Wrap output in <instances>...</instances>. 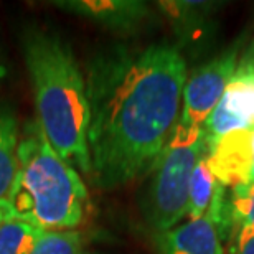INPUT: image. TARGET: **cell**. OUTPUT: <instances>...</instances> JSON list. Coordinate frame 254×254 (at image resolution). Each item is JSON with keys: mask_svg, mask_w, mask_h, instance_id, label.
Here are the masks:
<instances>
[{"mask_svg": "<svg viewBox=\"0 0 254 254\" xmlns=\"http://www.w3.org/2000/svg\"><path fill=\"white\" fill-rule=\"evenodd\" d=\"M228 231L235 230L236 246L254 235V185H238L228 198Z\"/></svg>", "mask_w": 254, "mask_h": 254, "instance_id": "cell-10", "label": "cell"}, {"mask_svg": "<svg viewBox=\"0 0 254 254\" xmlns=\"http://www.w3.org/2000/svg\"><path fill=\"white\" fill-rule=\"evenodd\" d=\"M91 179L111 190L150 172L179 119L187 64L172 43L114 45L86 64Z\"/></svg>", "mask_w": 254, "mask_h": 254, "instance_id": "cell-1", "label": "cell"}, {"mask_svg": "<svg viewBox=\"0 0 254 254\" xmlns=\"http://www.w3.org/2000/svg\"><path fill=\"white\" fill-rule=\"evenodd\" d=\"M218 185H220V182H218L215 179V175L210 172L206 159L203 157L196 164L195 170H193V174H191V180H190L189 211H187V216H189L190 220H198V218L206 215Z\"/></svg>", "mask_w": 254, "mask_h": 254, "instance_id": "cell-12", "label": "cell"}, {"mask_svg": "<svg viewBox=\"0 0 254 254\" xmlns=\"http://www.w3.org/2000/svg\"><path fill=\"white\" fill-rule=\"evenodd\" d=\"M220 103L246 129H254V84L231 79Z\"/></svg>", "mask_w": 254, "mask_h": 254, "instance_id": "cell-14", "label": "cell"}, {"mask_svg": "<svg viewBox=\"0 0 254 254\" xmlns=\"http://www.w3.org/2000/svg\"><path fill=\"white\" fill-rule=\"evenodd\" d=\"M243 38L218 53L208 63L195 69L185 83L179 121L189 126H203L215 106L220 103L238 66Z\"/></svg>", "mask_w": 254, "mask_h": 254, "instance_id": "cell-5", "label": "cell"}, {"mask_svg": "<svg viewBox=\"0 0 254 254\" xmlns=\"http://www.w3.org/2000/svg\"><path fill=\"white\" fill-rule=\"evenodd\" d=\"M236 254H254V235L236 246Z\"/></svg>", "mask_w": 254, "mask_h": 254, "instance_id": "cell-16", "label": "cell"}, {"mask_svg": "<svg viewBox=\"0 0 254 254\" xmlns=\"http://www.w3.org/2000/svg\"><path fill=\"white\" fill-rule=\"evenodd\" d=\"M53 5L118 33H134L154 20L152 8L140 0H57Z\"/></svg>", "mask_w": 254, "mask_h": 254, "instance_id": "cell-6", "label": "cell"}, {"mask_svg": "<svg viewBox=\"0 0 254 254\" xmlns=\"http://www.w3.org/2000/svg\"><path fill=\"white\" fill-rule=\"evenodd\" d=\"M159 254H225L216 225L206 215L157 233Z\"/></svg>", "mask_w": 254, "mask_h": 254, "instance_id": "cell-8", "label": "cell"}, {"mask_svg": "<svg viewBox=\"0 0 254 254\" xmlns=\"http://www.w3.org/2000/svg\"><path fill=\"white\" fill-rule=\"evenodd\" d=\"M22 52L43 135L63 160L89 177V104L84 73L73 50L52 30L28 27L22 35Z\"/></svg>", "mask_w": 254, "mask_h": 254, "instance_id": "cell-2", "label": "cell"}, {"mask_svg": "<svg viewBox=\"0 0 254 254\" xmlns=\"http://www.w3.org/2000/svg\"><path fill=\"white\" fill-rule=\"evenodd\" d=\"M246 53H248V55H251V57L254 58V40H253V43L250 45V47L246 48Z\"/></svg>", "mask_w": 254, "mask_h": 254, "instance_id": "cell-18", "label": "cell"}, {"mask_svg": "<svg viewBox=\"0 0 254 254\" xmlns=\"http://www.w3.org/2000/svg\"><path fill=\"white\" fill-rule=\"evenodd\" d=\"M28 254H89L84 238L74 230L43 231Z\"/></svg>", "mask_w": 254, "mask_h": 254, "instance_id": "cell-13", "label": "cell"}, {"mask_svg": "<svg viewBox=\"0 0 254 254\" xmlns=\"http://www.w3.org/2000/svg\"><path fill=\"white\" fill-rule=\"evenodd\" d=\"M18 123L12 109L0 106V201L10 191L18 169Z\"/></svg>", "mask_w": 254, "mask_h": 254, "instance_id": "cell-9", "label": "cell"}, {"mask_svg": "<svg viewBox=\"0 0 254 254\" xmlns=\"http://www.w3.org/2000/svg\"><path fill=\"white\" fill-rule=\"evenodd\" d=\"M157 5L175 23L180 35H185L187 38L190 35H196L195 32L201 30L218 7V3L213 2H179V0L159 2Z\"/></svg>", "mask_w": 254, "mask_h": 254, "instance_id": "cell-11", "label": "cell"}, {"mask_svg": "<svg viewBox=\"0 0 254 254\" xmlns=\"http://www.w3.org/2000/svg\"><path fill=\"white\" fill-rule=\"evenodd\" d=\"M250 184L254 185V135H253V172H251V182Z\"/></svg>", "mask_w": 254, "mask_h": 254, "instance_id": "cell-17", "label": "cell"}, {"mask_svg": "<svg viewBox=\"0 0 254 254\" xmlns=\"http://www.w3.org/2000/svg\"><path fill=\"white\" fill-rule=\"evenodd\" d=\"M206 150L203 126H189L177 119L150 169L152 180L144 211L155 233L177 226L187 215L191 174Z\"/></svg>", "mask_w": 254, "mask_h": 254, "instance_id": "cell-4", "label": "cell"}, {"mask_svg": "<svg viewBox=\"0 0 254 254\" xmlns=\"http://www.w3.org/2000/svg\"><path fill=\"white\" fill-rule=\"evenodd\" d=\"M17 157V175L0 201V221H22L43 231L78 228L88 211V189L35 121L20 134Z\"/></svg>", "mask_w": 254, "mask_h": 254, "instance_id": "cell-3", "label": "cell"}, {"mask_svg": "<svg viewBox=\"0 0 254 254\" xmlns=\"http://www.w3.org/2000/svg\"><path fill=\"white\" fill-rule=\"evenodd\" d=\"M42 233L22 221H0V254H28Z\"/></svg>", "mask_w": 254, "mask_h": 254, "instance_id": "cell-15", "label": "cell"}, {"mask_svg": "<svg viewBox=\"0 0 254 254\" xmlns=\"http://www.w3.org/2000/svg\"><path fill=\"white\" fill-rule=\"evenodd\" d=\"M254 129L233 130L206 147V164L223 187L235 189L251 182Z\"/></svg>", "mask_w": 254, "mask_h": 254, "instance_id": "cell-7", "label": "cell"}]
</instances>
